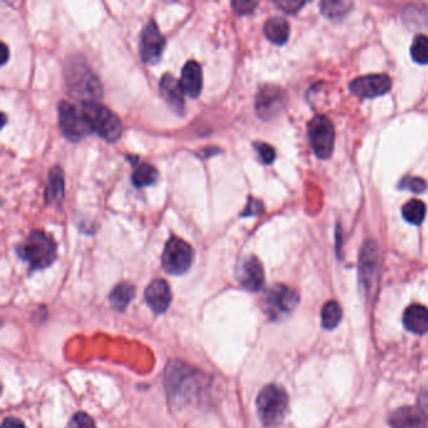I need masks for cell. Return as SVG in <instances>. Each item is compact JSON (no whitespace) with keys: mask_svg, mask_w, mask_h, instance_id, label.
<instances>
[{"mask_svg":"<svg viewBox=\"0 0 428 428\" xmlns=\"http://www.w3.org/2000/svg\"><path fill=\"white\" fill-rule=\"evenodd\" d=\"M16 254L22 260L29 262L34 270L46 269L52 265L57 257V245L47 232L34 230L23 244L16 247Z\"/></svg>","mask_w":428,"mask_h":428,"instance_id":"obj_1","label":"cell"},{"mask_svg":"<svg viewBox=\"0 0 428 428\" xmlns=\"http://www.w3.org/2000/svg\"><path fill=\"white\" fill-rule=\"evenodd\" d=\"M67 85L73 96L82 102H98L103 95L102 85L85 60L72 58L67 65ZM80 102V103H82Z\"/></svg>","mask_w":428,"mask_h":428,"instance_id":"obj_2","label":"cell"},{"mask_svg":"<svg viewBox=\"0 0 428 428\" xmlns=\"http://www.w3.org/2000/svg\"><path fill=\"white\" fill-rule=\"evenodd\" d=\"M80 108L92 132H96L108 142H116L122 136L124 127L121 119L100 102H82Z\"/></svg>","mask_w":428,"mask_h":428,"instance_id":"obj_3","label":"cell"},{"mask_svg":"<svg viewBox=\"0 0 428 428\" xmlns=\"http://www.w3.org/2000/svg\"><path fill=\"white\" fill-rule=\"evenodd\" d=\"M289 398L282 387L269 385L264 387L257 400V413L262 423L268 427L278 426L283 422L288 412Z\"/></svg>","mask_w":428,"mask_h":428,"instance_id":"obj_4","label":"cell"},{"mask_svg":"<svg viewBox=\"0 0 428 428\" xmlns=\"http://www.w3.org/2000/svg\"><path fill=\"white\" fill-rule=\"evenodd\" d=\"M193 262V250L191 245L181 237L171 236L162 254L164 270L171 275H182L191 268Z\"/></svg>","mask_w":428,"mask_h":428,"instance_id":"obj_5","label":"cell"},{"mask_svg":"<svg viewBox=\"0 0 428 428\" xmlns=\"http://www.w3.org/2000/svg\"><path fill=\"white\" fill-rule=\"evenodd\" d=\"M299 296L294 289L283 284H275L265 293L262 306L270 319L278 321L289 316L298 305Z\"/></svg>","mask_w":428,"mask_h":428,"instance_id":"obj_6","label":"cell"},{"mask_svg":"<svg viewBox=\"0 0 428 428\" xmlns=\"http://www.w3.org/2000/svg\"><path fill=\"white\" fill-rule=\"evenodd\" d=\"M59 129L65 139L72 142H80L92 134L91 127L80 108L70 102L62 101L58 105Z\"/></svg>","mask_w":428,"mask_h":428,"instance_id":"obj_7","label":"cell"},{"mask_svg":"<svg viewBox=\"0 0 428 428\" xmlns=\"http://www.w3.org/2000/svg\"><path fill=\"white\" fill-rule=\"evenodd\" d=\"M308 137L311 147L319 159L326 160L332 155L336 132L329 118L318 114L308 124Z\"/></svg>","mask_w":428,"mask_h":428,"instance_id":"obj_8","label":"cell"},{"mask_svg":"<svg viewBox=\"0 0 428 428\" xmlns=\"http://www.w3.org/2000/svg\"><path fill=\"white\" fill-rule=\"evenodd\" d=\"M165 47H166V39L157 27L155 21L151 19L141 33V42H139L141 58L147 65H155L162 57Z\"/></svg>","mask_w":428,"mask_h":428,"instance_id":"obj_9","label":"cell"},{"mask_svg":"<svg viewBox=\"0 0 428 428\" xmlns=\"http://www.w3.org/2000/svg\"><path fill=\"white\" fill-rule=\"evenodd\" d=\"M285 105V93L282 88L274 85H265L257 92L255 109L259 117L272 119L277 117Z\"/></svg>","mask_w":428,"mask_h":428,"instance_id":"obj_10","label":"cell"},{"mask_svg":"<svg viewBox=\"0 0 428 428\" xmlns=\"http://www.w3.org/2000/svg\"><path fill=\"white\" fill-rule=\"evenodd\" d=\"M392 87V80L385 75H362L352 80L349 90L354 96L363 98H375L388 93Z\"/></svg>","mask_w":428,"mask_h":428,"instance_id":"obj_11","label":"cell"},{"mask_svg":"<svg viewBox=\"0 0 428 428\" xmlns=\"http://www.w3.org/2000/svg\"><path fill=\"white\" fill-rule=\"evenodd\" d=\"M236 279L241 287L249 291L262 289L265 280L262 262H259L257 257L252 255L244 257L236 270Z\"/></svg>","mask_w":428,"mask_h":428,"instance_id":"obj_12","label":"cell"},{"mask_svg":"<svg viewBox=\"0 0 428 428\" xmlns=\"http://www.w3.org/2000/svg\"><path fill=\"white\" fill-rule=\"evenodd\" d=\"M380 249L375 241H367L360 252V280L365 285V289L373 288L378 272H380Z\"/></svg>","mask_w":428,"mask_h":428,"instance_id":"obj_13","label":"cell"},{"mask_svg":"<svg viewBox=\"0 0 428 428\" xmlns=\"http://www.w3.org/2000/svg\"><path fill=\"white\" fill-rule=\"evenodd\" d=\"M146 303L151 309L161 314L165 313L171 304L172 294L166 280L155 279L152 280L145 291Z\"/></svg>","mask_w":428,"mask_h":428,"instance_id":"obj_14","label":"cell"},{"mask_svg":"<svg viewBox=\"0 0 428 428\" xmlns=\"http://www.w3.org/2000/svg\"><path fill=\"white\" fill-rule=\"evenodd\" d=\"M160 91L164 100L172 108V111L176 112L177 114H183V111H185L183 95H185V92L182 90L180 80H177L175 75H171V73H165L161 77Z\"/></svg>","mask_w":428,"mask_h":428,"instance_id":"obj_15","label":"cell"},{"mask_svg":"<svg viewBox=\"0 0 428 428\" xmlns=\"http://www.w3.org/2000/svg\"><path fill=\"white\" fill-rule=\"evenodd\" d=\"M393 428H427L426 416L419 407H401L390 416Z\"/></svg>","mask_w":428,"mask_h":428,"instance_id":"obj_16","label":"cell"},{"mask_svg":"<svg viewBox=\"0 0 428 428\" xmlns=\"http://www.w3.org/2000/svg\"><path fill=\"white\" fill-rule=\"evenodd\" d=\"M182 90L191 98H198L203 91V70L196 60H188L182 68Z\"/></svg>","mask_w":428,"mask_h":428,"instance_id":"obj_17","label":"cell"},{"mask_svg":"<svg viewBox=\"0 0 428 428\" xmlns=\"http://www.w3.org/2000/svg\"><path fill=\"white\" fill-rule=\"evenodd\" d=\"M403 324L407 331L414 334H423L428 331V308L413 304L408 306L403 314Z\"/></svg>","mask_w":428,"mask_h":428,"instance_id":"obj_18","label":"cell"},{"mask_svg":"<svg viewBox=\"0 0 428 428\" xmlns=\"http://www.w3.org/2000/svg\"><path fill=\"white\" fill-rule=\"evenodd\" d=\"M65 196V176L62 168L54 166L48 173L46 198L48 203H62Z\"/></svg>","mask_w":428,"mask_h":428,"instance_id":"obj_19","label":"cell"},{"mask_svg":"<svg viewBox=\"0 0 428 428\" xmlns=\"http://www.w3.org/2000/svg\"><path fill=\"white\" fill-rule=\"evenodd\" d=\"M265 37L268 38L272 43L282 46L288 41L290 34L289 23L283 18L274 16L270 18L264 26Z\"/></svg>","mask_w":428,"mask_h":428,"instance_id":"obj_20","label":"cell"},{"mask_svg":"<svg viewBox=\"0 0 428 428\" xmlns=\"http://www.w3.org/2000/svg\"><path fill=\"white\" fill-rule=\"evenodd\" d=\"M134 294H136V290H134L132 284L119 283L111 291L109 301H111V304H112L114 309L124 311L134 299Z\"/></svg>","mask_w":428,"mask_h":428,"instance_id":"obj_21","label":"cell"},{"mask_svg":"<svg viewBox=\"0 0 428 428\" xmlns=\"http://www.w3.org/2000/svg\"><path fill=\"white\" fill-rule=\"evenodd\" d=\"M159 178V171L155 166H152L147 162H139L137 166L134 167V173H132V183L136 188H147L154 185Z\"/></svg>","mask_w":428,"mask_h":428,"instance_id":"obj_22","label":"cell"},{"mask_svg":"<svg viewBox=\"0 0 428 428\" xmlns=\"http://www.w3.org/2000/svg\"><path fill=\"white\" fill-rule=\"evenodd\" d=\"M343 311L336 300L327 301L321 309V326L326 329H334L342 321Z\"/></svg>","mask_w":428,"mask_h":428,"instance_id":"obj_23","label":"cell"},{"mask_svg":"<svg viewBox=\"0 0 428 428\" xmlns=\"http://www.w3.org/2000/svg\"><path fill=\"white\" fill-rule=\"evenodd\" d=\"M403 219L412 225L422 224L424 216H426V205L417 198H412L408 203H405L402 209Z\"/></svg>","mask_w":428,"mask_h":428,"instance_id":"obj_24","label":"cell"},{"mask_svg":"<svg viewBox=\"0 0 428 428\" xmlns=\"http://www.w3.org/2000/svg\"><path fill=\"white\" fill-rule=\"evenodd\" d=\"M352 6H353V3L342 1V0H337V1L326 0L321 4V13L328 18H331V19L342 18L343 16H346L351 11Z\"/></svg>","mask_w":428,"mask_h":428,"instance_id":"obj_25","label":"cell"},{"mask_svg":"<svg viewBox=\"0 0 428 428\" xmlns=\"http://www.w3.org/2000/svg\"><path fill=\"white\" fill-rule=\"evenodd\" d=\"M411 55L418 65H428V37L418 34L413 39Z\"/></svg>","mask_w":428,"mask_h":428,"instance_id":"obj_26","label":"cell"},{"mask_svg":"<svg viewBox=\"0 0 428 428\" xmlns=\"http://www.w3.org/2000/svg\"><path fill=\"white\" fill-rule=\"evenodd\" d=\"M400 188L410 190L412 193H421L427 188V183L421 177L407 176L400 183Z\"/></svg>","mask_w":428,"mask_h":428,"instance_id":"obj_27","label":"cell"},{"mask_svg":"<svg viewBox=\"0 0 428 428\" xmlns=\"http://www.w3.org/2000/svg\"><path fill=\"white\" fill-rule=\"evenodd\" d=\"M67 428H96V422L86 412H78L70 418Z\"/></svg>","mask_w":428,"mask_h":428,"instance_id":"obj_28","label":"cell"},{"mask_svg":"<svg viewBox=\"0 0 428 428\" xmlns=\"http://www.w3.org/2000/svg\"><path fill=\"white\" fill-rule=\"evenodd\" d=\"M254 147L264 164H267V165L273 164V161L277 157V152L274 150L273 146L265 144V142H255Z\"/></svg>","mask_w":428,"mask_h":428,"instance_id":"obj_29","label":"cell"},{"mask_svg":"<svg viewBox=\"0 0 428 428\" xmlns=\"http://www.w3.org/2000/svg\"><path fill=\"white\" fill-rule=\"evenodd\" d=\"M232 8L237 14L241 16H245V14H250L254 11V9L257 6V1H250V0H235L232 1Z\"/></svg>","mask_w":428,"mask_h":428,"instance_id":"obj_30","label":"cell"},{"mask_svg":"<svg viewBox=\"0 0 428 428\" xmlns=\"http://www.w3.org/2000/svg\"><path fill=\"white\" fill-rule=\"evenodd\" d=\"M264 210L262 201H259L257 198H249V203H247V208L244 210V213L241 214V216L247 218V216H255V215L260 214Z\"/></svg>","mask_w":428,"mask_h":428,"instance_id":"obj_31","label":"cell"},{"mask_svg":"<svg viewBox=\"0 0 428 428\" xmlns=\"http://www.w3.org/2000/svg\"><path fill=\"white\" fill-rule=\"evenodd\" d=\"M277 6L283 9L287 13H296L301 6H304V1H298V0H284V1H277Z\"/></svg>","mask_w":428,"mask_h":428,"instance_id":"obj_32","label":"cell"},{"mask_svg":"<svg viewBox=\"0 0 428 428\" xmlns=\"http://www.w3.org/2000/svg\"><path fill=\"white\" fill-rule=\"evenodd\" d=\"M1 428H26L24 423L22 421H19L18 418L8 417L4 419L3 422V427Z\"/></svg>","mask_w":428,"mask_h":428,"instance_id":"obj_33","label":"cell"},{"mask_svg":"<svg viewBox=\"0 0 428 428\" xmlns=\"http://www.w3.org/2000/svg\"><path fill=\"white\" fill-rule=\"evenodd\" d=\"M419 410L428 419V392H424L419 396Z\"/></svg>","mask_w":428,"mask_h":428,"instance_id":"obj_34","label":"cell"},{"mask_svg":"<svg viewBox=\"0 0 428 428\" xmlns=\"http://www.w3.org/2000/svg\"><path fill=\"white\" fill-rule=\"evenodd\" d=\"M1 47H3V55H1V63L4 65L6 60H8V48H6V46L4 43H1Z\"/></svg>","mask_w":428,"mask_h":428,"instance_id":"obj_35","label":"cell"}]
</instances>
